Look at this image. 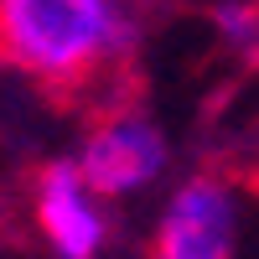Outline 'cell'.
Returning <instances> with one entry per match:
<instances>
[{"instance_id":"3","label":"cell","mask_w":259,"mask_h":259,"mask_svg":"<svg viewBox=\"0 0 259 259\" xmlns=\"http://www.w3.org/2000/svg\"><path fill=\"white\" fill-rule=\"evenodd\" d=\"M78 166L89 187L99 192L104 202H130L140 197L145 187H156L171 166V140L166 130L140 114V109H109L99 114L78 140Z\"/></svg>"},{"instance_id":"4","label":"cell","mask_w":259,"mask_h":259,"mask_svg":"<svg viewBox=\"0 0 259 259\" xmlns=\"http://www.w3.org/2000/svg\"><path fill=\"white\" fill-rule=\"evenodd\" d=\"M31 218L52 259H104L114 239V223L104 197L89 187L78 156H52L31 177Z\"/></svg>"},{"instance_id":"2","label":"cell","mask_w":259,"mask_h":259,"mask_svg":"<svg viewBox=\"0 0 259 259\" xmlns=\"http://www.w3.org/2000/svg\"><path fill=\"white\" fill-rule=\"evenodd\" d=\"M244 197L218 171H192L171 187V197L150 228V259H239Z\"/></svg>"},{"instance_id":"5","label":"cell","mask_w":259,"mask_h":259,"mask_svg":"<svg viewBox=\"0 0 259 259\" xmlns=\"http://www.w3.org/2000/svg\"><path fill=\"white\" fill-rule=\"evenodd\" d=\"M135 6H145V0H135Z\"/></svg>"},{"instance_id":"1","label":"cell","mask_w":259,"mask_h":259,"mask_svg":"<svg viewBox=\"0 0 259 259\" xmlns=\"http://www.w3.org/2000/svg\"><path fill=\"white\" fill-rule=\"evenodd\" d=\"M135 47V0H0V62L47 94L89 89Z\"/></svg>"}]
</instances>
